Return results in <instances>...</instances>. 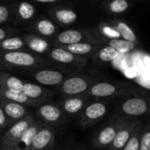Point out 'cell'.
I'll return each instance as SVG.
<instances>
[{
  "instance_id": "6da1fadb",
  "label": "cell",
  "mask_w": 150,
  "mask_h": 150,
  "mask_svg": "<svg viewBox=\"0 0 150 150\" xmlns=\"http://www.w3.org/2000/svg\"><path fill=\"white\" fill-rule=\"evenodd\" d=\"M87 96L92 99L106 100L117 98H130L147 95L146 91L137 85L128 82L98 80L88 91Z\"/></svg>"
},
{
  "instance_id": "7a4b0ae2",
  "label": "cell",
  "mask_w": 150,
  "mask_h": 150,
  "mask_svg": "<svg viewBox=\"0 0 150 150\" xmlns=\"http://www.w3.org/2000/svg\"><path fill=\"white\" fill-rule=\"evenodd\" d=\"M98 80L91 74L73 73L69 75L63 82L55 88V91L62 97L86 95L91 86Z\"/></svg>"
},
{
  "instance_id": "3957f363",
  "label": "cell",
  "mask_w": 150,
  "mask_h": 150,
  "mask_svg": "<svg viewBox=\"0 0 150 150\" xmlns=\"http://www.w3.org/2000/svg\"><path fill=\"white\" fill-rule=\"evenodd\" d=\"M109 105L106 100L91 99L77 116L78 126L87 129L98 123L108 112Z\"/></svg>"
},
{
  "instance_id": "277c9868",
  "label": "cell",
  "mask_w": 150,
  "mask_h": 150,
  "mask_svg": "<svg viewBox=\"0 0 150 150\" xmlns=\"http://www.w3.org/2000/svg\"><path fill=\"white\" fill-rule=\"evenodd\" d=\"M117 115L138 119L150 113V97L134 96L127 98L117 107Z\"/></svg>"
},
{
  "instance_id": "5b68a950",
  "label": "cell",
  "mask_w": 150,
  "mask_h": 150,
  "mask_svg": "<svg viewBox=\"0 0 150 150\" xmlns=\"http://www.w3.org/2000/svg\"><path fill=\"white\" fill-rule=\"evenodd\" d=\"M129 118L116 115L106 125H105L94 136L92 145L99 149H106L113 142L120 128Z\"/></svg>"
},
{
  "instance_id": "8992f818",
  "label": "cell",
  "mask_w": 150,
  "mask_h": 150,
  "mask_svg": "<svg viewBox=\"0 0 150 150\" xmlns=\"http://www.w3.org/2000/svg\"><path fill=\"white\" fill-rule=\"evenodd\" d=\"M36 114L43 123L51 127H59L66 124L68 121L67 115L58 104L43 103L36 107Z\"/></svg>"
},
{
  "instance_id": "52a82bcc",
  "label": "cell",
  "mask_w": 150,
  "mask_h": 150,
  "mask_svg": "<svg viewBox=\"0 0 150 150\" xmlns=\"http://www.w3.org/2000/svg\"><path fill=\"white\" fill-rule=\"evenodd\" d=\"M34 120V118L32 115L28 114L24 119L11 125L0 139L1 149H13L18 141L20 139L23 134L28 129V127L32 125V123Z\"/></svg>"
},
{
  "instance_id": "ba28073f",
  "label": "cell",
  "mask_w": 150,
  "mask_h": 150,
  "mask_svg": "<svg viewBox=\"0 0 150 150\" xmlns=\"http://www.w3.org/2000/svg\"><path fill=\"white\" fill-rule=\"evenodd\" d=\"M90 41L102 44L101 38L97 34L94 29L91 30H65L57 36V42L62 46H68L78 42ZM103 45V44H102Z\"/></svg>"
},
{
  "instance_id": "9c48e42d",
  "label": "cell",
  "mask_w": 150,
  "mask_h": 150,
  "mask_svg": "<svg viewBox=\"0 0 150 150\" xmlns=\"http://www.w3.org/2000/svg\"><path fill=\"white\" fill-rule=\"evenodd\" d=\"M49 56L54 62L72 67L76 71L83 70L88 63V59L76 55L62 47L52 49Z\"/></svg>"
},
{
  "instance_id": "30bf717a",
  "label": "cell",
  "mask_w": 150,
  "mask_h": 150,
  "mask_svg": "<svg viewBox=\"0 0 150 150\" xmlns=\"http://www.w3.org/2000/svg\"><path fill=\"white\" fill-rule=\"evenodd\" d=\"M91 99L87 95L62 97L58 105L67 117H77Z\"/></svg>"
},
{
  "instance_id": "8fae6325",
  "label": "cell",
  "mask_w": 150,
  "mask_h": 150,
  "mask_svg": "<svg viewBox=\"0 0 150 150\" xmlns=\"http://www.w3.org/2000/svg\"><path fill=\"white\" fill-rule=\"evenodd\" d=\"M142 122L139 119L129 118L127 122L120 128L118 131L113 142L112 144L106 149V150H122L125 145L129 141L133 133L138 127V125Z\"/></svg>"
},
{
  "instance_id": "7c38bea8",
  "label": "cell",
  "mask_w": 150,
  "mask_h": 150,
  "mask_svg": "<svg viewBox=\"0 0 150 150\" xmlns=\"http://www.w3.org/2000/svg\"><path fill=\"white\" fill-rule=\"evenodd\" d=\"M55 143V132L53 127L43 123L38 131L29 150H52Z\"/></svg>"
},
{
  "instance_id": "4fadbf2b",
  "label": "cell",
  "mask_w": 150,
  "mask_h": 150,
  "mask_svg": "<svg viewBox=\"0 0 150 150\" xmlns=\"http://www.w3.org/2000/svg\"><path fill=\"white\" fill-rule=\"evenodd\" d=\"M0 106L6 115L8 126L10 127L28 115L27 106L18 103L5 100L2 98H0Z\"/></svg>"
},
{
  "instance_id": "5bb4252c",
  "label": "cell",
  "mask_w": 150,
  "mask_h": 150,
  "mask_svg": "<svg viewBox=\"0 0 150 150\" xmlns=\"http://www.w3.org/2000/svg\"><path fill=\"white\" fill-rule=\"evenodd\" d=\"M70 74H66L56 69H41L34 74V79L39 84L47 87L57 88L63 80Z\"/></svg>"
},
{
  "instance_id": "9a60e30c",
  "label": "cell",
  "mask_w": 150,
  "mask_h": 150,
  "mask_svg": "<svg viewBox=\"0 0 150 150\" xmlns=\"http://www.w3.org/2000/svg\"><path fill=\"white\" fill-rule=\"evenodd\" d=\"M22 92L30 99L41 104L48 102L54 98V92L51 90H48L40 84L33 83H24Z\"/></svg>"
},
{
  "instance_id": "2e32d148",
  "label": "cell",
  "mask_w": 150,
  "mask_h": 150,
  "mask_svg": "<svg viewBox=\"0 0 150 150\" xmlns=\"http://www.w3.org/2000/svg\"><path fill=\"white\" fill-rule=\"evenodd\" d=\"M4 62L11 66L20 68H30L37 63V61L33 55L29 53L20 51L7 52L3 55Z\"/></svg>"
},
{
  "instance_id": "e0dca14e",
  "label": "cell",
  "mask_w": 150,
  "mask_h": 150,
  "mask_svg": "<svg viewBox=\"0 0 150 150\" xmlns=\"http://www.w3.org/2000/svg\"><path fill=\"white\" fill-rule=\"evenodd\" d=\"M102 46L100 43L97 42H90V41H83V42H78L68 46H62V47L67 49L70 53L89 59L91 58L97 51L98 49Z\"/></svg>"
},
{
  "instance_id": "ac0fdd59",
  "label": "cell",
  "mask_w": 150,
  "mask_h": 150,
  "mask_svg": "<svg viewBox=\"0 0 150 150\" xmlns=\"http://www.w3.org/2000/svg\"><path fill=\"white\" fill-rule=\"evenodd\" d=\"M0 98H4L5 100H8V101L24 105L27 107H35L36 108L41 105V103L33 101V100L30 99L29 98H27L22 91H11V90H8L2 86H0Z\"/></svg>"
},
{
  "instance_id": "d6986e66",
  "label": "cell",
  "mask_w": 150,
  "mask_h": 150,
  "mask_svg": "<svg viewBox=\"0 0 150 150\" xmlns=\"http://www.w3.org/2000/svg\"><path fill=\"white\" fill-rule=\"evenodd\" d=\"M42 124H43V122L35 120L32 123V125L28 127V129L23 134V135L18 141V142L16 143V145L13 149L16 150L30 149L32 143H33V140Z\"/></svg>"
},
{
  "instance_id": "ffe728a7",
  "label": "cell",
  "mask_w": 150,
  "mask_h": 150,
  "mask_svg": "<svg viewBox=\"0 0 150 150\" xmlns=\"http://www.w3.org/2000/svg\"><path fill=\"white\" fill-rule=\"evenodd\" d=\"M120 54L107 45H102L98 51L91 57L92 62L95 64L101 65V64H107L114 61Z\"/></svg>"
},
{
  "instance_id": "44dd1931",
  "label": "cell",
  "mask_w": 150,
  "mask_h": 150,
  "mask_svg": "<svg viewBox=\"0 0 150 150\" xmlns=\"http://www.w3.org/2000/svg\"><path fill=\"white\" fill-rule=\"evenodd\" d=\"M102 7L107 14L122 15L130 9V3L128 0H105Z\"/></svg>"
},
{
  "instance_id": "7402d4cb",
  "label": "cell",
  "mask_w": 150,
  "mask_h": 150,
  "mask_svg": "<svg viewBox=\"0 0 150 150\" xmlns=\"http://www.w3.org/2000/svg\"><path fill=\"white\" fill-rule=\"evenodd\" d=\"M108 21L119 31V33H120L121 39L134 42L135 44H139V40L137 38L136 33L128 24L117 18H112Z\"/></svg>"
},
{
  "instance_id": "603a6c76",
  "label": "cell",
  "mask_w": 150,
  "mask_h": 150,
  "mask_svg": "<svg viewBox=\"0 0 150 150\" xmlns=\"http://www.w3.org/2000/svg\"><path fill=\"white\" fill-rule=\"evenodd\" d=\"M97 34L101 38L102 44L105 40H114V39H121L120 33L119 31L107 20L100 22L96 29H94Z\"/></svg>"
},
{
  "instance_id": "cb8c5ba5",
  "label": "cell",
  "mask_w": 150,
  "mask_h": 150,
  "mask_svg": "<svg viewBox=\"0 0 150 150\" xmlns=\"http://www.w3.org/2000/svg\"><path fill=\"white\" fill-rule=\"evenodd\" d=\"M103 45H107L117 50L120 54H127L131 51H134L138 44L134 42L123 40V39H114V40H103Z\"/></svg>"
},
{
  "instance_id": "d4e9b609",
  "label": "cell",
  "mask_w": 150,
  "mask_h": 150,
  "mask_svg": "<svg viewBox=\"0 0 150 150\" xmlns=\"http://www.w3.org/2000/svg\"><path fill=\"white\" fill-rule=\"evenodd\" d=\"M24 82L14 76L0 73V86L14 91H22Z\"/></svg>"
},
{
  "instance_id": "484cf974",
  "label": "cell",
  "mask_w": 150,
  "mask_h": 150,
  "mask_svg": "<svg viewBox=\"0 0 150 150\" xmlns=\"http://www.w3.org/2000/svg\"><path fill=\"white\" fill-rule=\"evenodd\" d=\"M55 18L60 23L69 25L76 21L77 14L75 11L70 9H60L55 11Z\"/></svg>"
},
{
  "instance_id": "4316f807",
  "label": "cell",
  "mask_w": 150,
  "mask_h": 150,
  "mask_svg": "<svg viewBox=\"0 0 150 150\" xmlns=\"http://www.w3.org/2000/svg\"><path fill=\"white\" fill-rule=\"evenodd\" d=\"M142 126L143 123L142 121L138 125L134 132L133 133L132 136L130 137L129 141L125 145L122 150H139L140 147V141H141V134H142Z\"/></svg>"
},
{
  "instance_id": "83f0119b",
  "label": "cell",
  "mask_w": 150,
  "mask_h": 150,
  "mask_svg": "<svg viewBox=\"0 0 150 150\" xmlns=\"http://www.w3.org/2000/svg\"><path fill=\"white\" fill-rule=\"evenodd\" d=\"M23 45H24V42L20 38L13 37V38L4 40L2 41L1 47L3 49L11 52V51H18L19 48L23 47Z\"/></svg>"
},
{
  "instance_id": "f1b7e54d",
  "label": "cell",
  "mask_w": 150,
  "mask_h": 150,
  "mask_svg": "<svg viewBox=\"0 0 150 150\" xmlns=\"http://www.w3.org/2000/svg\"><path fill=\"white\" fill-rule=\"evenodd\" d=\"M37 28L39 33L44 36H51L55 33L56 30L54 24L48 19H42L39 21Z\"/></svg>"
},
{
  "instance_id": "f546056e",
  "label": "cell",
  "mask_w": 150,
  "mask_h": 150,
  "mask_svg": "<svg viewBox=\"0 0 150 150\" xmlns=\"http://www.w3.org/2000/svg\"><path fill=\"white\" fill-rule=\"evenodd\" d=\"M139 150H150V121L142 126Z\"/></svg>"
},
{
  "instance_id": "4dcf8cb0",
  "label": "cell",
  "mask_w": 150,
  "mask_h": 150,
  "mask_svg": "<svg viewBox=\"0 0 150 150\" xmlns=\"http://www.w3.org/2000/svg\"><path fill=\"white\" fill-rule=\"evenodd\" d=\"M29 47L33 51L39 53V54H42L48 49L49 45H48L47 41H46L45 40H42L40 38H35L29 42Z\"/></svg>"
},
{
  "instance_id": "1f68e13d",
  "label": "cell",
  "mask_w": 150,
  "mask_h": 150,
  "mask_svg": "<svg viewBox=\"0 0 150 150\" xmlns=\"http://www.w3.org/2000/svg\"><path fill=\"white\" fill-rule=\"evenodd\" d=\"M18 13L23 19H29L34 14V8L30 3L23 2L18 6Z\"/></svg>"
},
{
  "instance_id": "d6a6232c",
  "label": "cell",
  "mask_w": 150,
  "mask_h": 150,
  "mask_svg": "<svg viewBox=\"0 0 150 150\" xmlns=\"http://www.w3.org/2000/svg\"><path fill=\"white\" fill-rule=\"evenodd\" d=\"M6 127H8V120L4 110L0 106V129H4Z\"/></svg>"
},
{
  "instance_id": "836d02e7",
  "label": "cell",
  "mask_w": 150,
  "mask_h": 150,
  "mask_svg": "<svg viewBox=\"0 0 150 150\" xmlns=\"http://www.w3.org/2000/svg\"><path fill=\"white\" fill-rule=\"evenodd\" d=\"M8 15H9L8 9L4 5H0V23L4 22L8 18Z\"/></svg>"
},
{
  "instance_id": "e575fe53",
  "label": "cell",
  "mask_w": 150,
  "mask_h": 150,
  "mask_svg": "<svg viewBox=\"0 0 150 150\" xmlns=\"http://www.w3.org/2000/svg\"><path fill=\"white\" fill-rule=\"evenodd\" d=\"M5 32H4V30H3V29H1L0 28V41L1 40H4V37H5Z\"/></svg>"
},
{
  "instance_id": "d590c367",
  "label": "cell",
  "mask_w": 150,
  "mask_h": 150,
  "mask_svg": "<svg viewBox=\"0 0 150 150\" xmlns=\"http://www.w3.org/2000/svg\"><path fill=\"white\" fill-rule=\"evenodd\" d=\"M37 2H40V3H54L58 0H35Z\"/></svg>"
},
{
  "instance_id": "8d00e7d4",
  "label": "cell",
  "mask_w": 150,
  "mask_h": 150,
  "mask_svg": "<svg viewBox=\"0 0 150 150\" xmlns=\"http://www.w3.org/2000/svg\"><path fill=\"white\" fill-rule=\"evenodd\" d=\"M59 150H79L78 149H76V148H64V149H62Z\"/></svg>"
},
{
  "instance_id": "74e56055",
  "label": "cell",
  "mask_w": 150,
  "mask_h": 150,
  "mask_svg": "<svg viewBox=\"0 0 150 150\" xmlns=\"http://www.w3.org/2000/svg\"><path fill=\"white\" fill-rule=\"evenodd\" d=\"M2 150H16L14 149H2Z\"/></svg>"
}]
</instances>
